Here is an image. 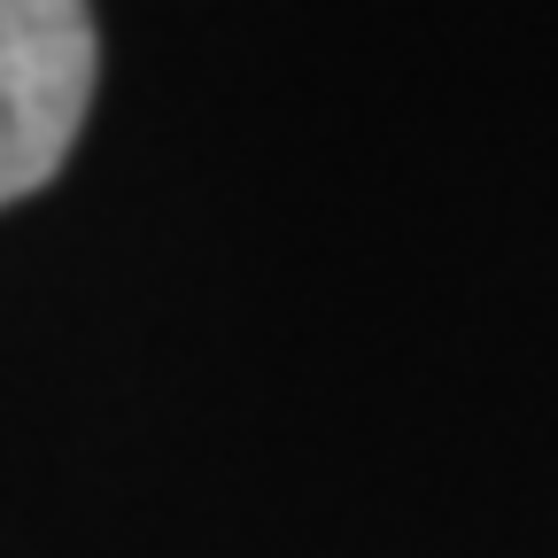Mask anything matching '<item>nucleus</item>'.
<instances>
[{"mask_svg":"<svg viewBox=\"0 0 558 558\" xmlns=\"http://www.w3.org/2000/svg\"><path fill=\"white\" fill-rule=\"evenodd\" d=\"M94 9L86 0H0V209L39 194L94 101Z\"/></svg>","mask_w":558,"mask_h":558,"instance_id":"nucleus-1","label":"nucleus"}]
</instances>
